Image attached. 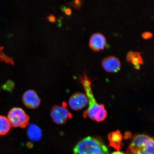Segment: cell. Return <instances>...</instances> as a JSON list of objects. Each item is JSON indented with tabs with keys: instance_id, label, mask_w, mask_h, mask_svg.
Returning a JSON list of instances; mask_svg holds the SVG:
<instances>
[{
	"instance_id": "6da1fadb",
	"label": "cell",
	"mask_w": 154,
	"mask_h": 154,
	"mask_svg": "<svg viewBox=\"0 0 154 154\" xmlns=\"http://www.w3.org/2000/svg\"><path fill=\"white\" fill-rule=\"evenodd\" d=\"M79 82L84 87L88 103V109L84 112V117L85 118L89 117L99 122L105 120L107 116V111L104 106L99 104L96 101L91 88V82L87 74L86 69L83 72L82 76H79Z\"/></svg>"
},
{
	"instance_id": "7a4b0ae2",
	"label": "cell",
	"mask_w": 154,
	"mask_h": 154,
	"mask_svg": "<svg viewBox=\"0 0 154 154\" xmlns=\"http://www.w3.org/2000/svg\"><path fill=\"white\" fill-rule=\"evenodd\" d=\"M74 154H109L108 148L100 140L88 137L77 144Z\"/></svg>"
},
{
	"instance_id": "3957f363",
	"label": "cell",
	"mask_w": 154,
	"mask_h": 154,
	"mask_svg": "<svg viewBox=\"0 0 154 154\" xmlns=\"http://www.w3.org/2000/svg\"><path fill=\"white\" fill-rule=\"evenodd\" d=\"M154 140L147 135H135L131 142L127 154H154Z\"/></svg>"
},
{
	"instance_id": "277c9868",
	"label": "cell",
	"mask_w": 154,
	"mask_h": 154,
	"mask_svg": "<svg viewBox=\"0 0 154 154\" xmlns=\"http://www.w3.org/2000/svg\"><path fill=\"white\" fill-rule=\"evenodd\" d=\"M8 119L11 126L14 128H25L28 126L29 117L22 109L14 107L9 111Z\"/></svg>"
},
{
	"instance_id": "5b68a950",
	"label": "cell",
	"mask_w": 154,
	"mask_h": 154,
	"mask_svg": "<svg viewBox=\"0 0 154 154\" xmlns=\"http://www.w3.org/2000/svg\"><path fill=\"white\" fill-rule=\"evenodd\" d=\"M51 115L55 124L63 125L66 122L71 114L66 108L57 105L52 109Z\"/></svg>"
},
{
	"instance_id": "8992f818",
	"label": "cell",
	"mask_w": 154,
	"mask_h": 154,
	"mask_svg": "<svg viewBox=\"0 0 154 154\" xmlns=\"http://www.w3.org/2000/svg\"><path fill=\"white\" fill-rule=\"evenodd\" d=\"M23 103L27 107L35 109L39 106L41 100L36 92L32 90H29L24 92L23 96Z\"/></svg>"
},
{
	"instance_id": "52a82bcc",
	"label": "cell",
	"mask_w": 154,
	"mask_h": 154,
	"mask_svg": "<svg viewBox=\"0 0 154 154\" xmlns=\"http://www.w3.org/2000/svg\"><path fill=\"white\" fill-rule=\"evenodd\" d=\"M69 105L73 110H79L85 107L88 103L85 95L81 92H76L71 96L69 99Z\"/></svg>"
},
{
	"instance_id": "ba28073f",
	"label": "cell",
	"mask_w": 154,
	"mask_h": 154,
	"mask_svg": "<svg viewBox=\"0 0 154 154\" xmlns=\"http://www.w3.org/2000/svg\"><path fill=\"white\" fill-rule=\"evenodd\" d=\"M107 44V40L104 36L100 33L92 35L89 40V47L94 51L103 50Z\"/></svg>"
},
{
	"instance_id": "9c48e42d",
	"label": "cell",
	"mask_w": 154,
	"mask_h": 154,
	"mask_svg": "<svg viewBox=\"0 0 154 154\" xmlns=\"http://www.w3.org/2000/svg\"><path fill=\"white\" fill-rule=\"evenodd\" d=\"M102 66L109 72H116L120 70V61L118 58L114 56H109L104 58L101 62Z\"/></svg>"
},
{
	"instance_id": "30bf717a",
	"label": "cell",
	"mask_w": 154,
	"mask_h": 154,
	"mask_svg": "<svg viewBox=\"0 0 154 154\" xmlns=\"http://www.w3.org/2000/svg\"><path fill=\"white\" fill-rule=\"evenodd\" d=\"M108 138L109 142V146L119 151L121 148L122 136L119 131L112 132L108 135Z\"/></svg>"
},
{
	"instance_id": "8fae6325",
	"label": "cell",
	"mask_w": 154,
	"mask_h": 154,
	"mask_svg": "<svg viewBox=\"0 0 154 154\" xmlns=\"http://www.w3.org/2000/svg\"><path fill=\"white\" fill-rule=\"evenodd\" d=\"M29 139L34 142L38 141L42 138V132L41 128L33 124L29 125L27 130Z\"/></svg>"
},
{
	"instance_id": "7c38bea8",
	"label": "cell",
	"mask_w": 154,
	"mask_h": 154,
	"mask_svg": "<svg viewBox=\"0 0 154 154\" xmlns=\"http://www.w3.org/2000/svg\"><path fill=\"white\" fill-rule=\"evenodd\" d=\"M11 126L7 117L0 115V135H5L8 133Z\"/></svg>"
},
{
	"instance_id": "4fadbf2b",
	"label": "cell",
	"mask_w": 154,
	"mask_h": 154,
	"mask_svg": "<svg viewBox=\"0 0 154 154\" xmlns=\"http://www.w3.org/2000/svg\"><path fill=\"white\" fill-rule=\"evenodd\" d=\"M3 47H0V61H4L8 64H14L13 58L9 57L5 54L3 51Z\"/></svg>"
},
{
	"instance_id": "5bb4252c",
	"label": "cell",
	"mask_w": 154,
	"mask_h": 154,
	"mask_svg": "<svg viewBox=\"0 0 154 154\" xmlns=\"http://www.w3.org/2000/svg\"><path fill=\"white\" fill-rule=\"evenodd\" d=\"M140 52H138L137 54L133 58L131 62L135 65L136 66L140 63V64H143V59H142V57L140 55Z\"/></svg>"
},
{
	"instance_id": "9a60e30c",
	"label": "cell",
	"mask_w": 154,
	"mask_h": 154,
	"mask_svg": "<svg viewBox=\"0 0 154 154\" xmlns=\"http://www.w3.org/2000/svg\"><path fill=\"white\" fill-rule=\"evenodd\" d=\"M82 3L83 1H82L75 0V1L69 2L66 3V5H70L76 9H80L82 6Z\"/></svg>"
},
{
	"instance_id": "2e32d148",
	"label": "cell",
	"mask_w": 154,
	"mask_h": 154,
	"mask_svg": "<svg viewBox=\"0 0 154 154\" xmlns=\"http://www.w3.org/2000/svg\"><path fill=\"white\" fill-rule=\"evenodd\" d=\"M138 52H134L133 51H130L127 54L126 60L128 62H130L131 61L133 58L137 54Z\"/></svg>"
},
{
	"instance_id": "e0dca14e",
	"label": "cell",
	"mask_w": 154,
	"mask_h": 154,
	"mask_svg": "<svg viewBox=\"0 0 154 154\" xmlns=\"http://www.w3.org/2000/svg\"><path fill=\"white\" fill-rule=\"evenodd\" d=\"M142 37L144 39H149L152 37L153 34L150 32H145L142 34Z\"/></svg>"
},
{
	"instance_id": "ac0fdd59",
	"label": "cell",
	"mask_w": 154,
	"mask_h": 154,
	"mask_svg": "<svg viewBox=\"0 0 154 154\" xmlns=\"http://www.w3.org/2000/svg\"><path fill=\"white\" fill-rule=\"evenodd\" d=\"M46 18L48 19L49 22L53 23H56L57 18L53 14H50L49 16L47 17Z\"/></svg>"
},
{
	"instance_id": "d6986e66",
	"label": "cell",
	"mask_w": 154,
	"mask_h": 154,
	"mask_svg": "<svg viewBox=\"0 0 154 154\" xmlns=\"http://www.w3.org/2000/svg\"><path fill=\"white\" fill-rule=\"evenodd\" d=\"M65 14L67 15H70L72 14V10L70 8L68 7L65 9L64 11Z\"/></svg>"
},
{
	"instance_id": "ffe728a7",
	"label": "cell",
	"mask_w": 154,
	"mask_h": 154,
	"mask_svg": "<svg viewBox=\"0 0 154 154\" xmlns=\"http://www.w3.org/2000/svg\"><path fill=\"white\" fill-rule=\"evenodd\" d=\"M60 8L63 12H64V11L65 10V9H66V8L65 5H61L60 7Z\"/></svg>"
},
{
	"instance_id": "44dd1931",
	"label": "cell",
	"mask_w": 154,
	"mask_h": 154,
	"mask_svg": "<svg viewBox=\"0 0 154 154\" xmlns=\"http://www.w3.org/2000/svg\"><path fill=\"white\" fill-rule=\"evenodd\" d=\"M111 154H125V153L122 152L120 151H117L116 152H113Z\"/></svg>"
},
{
	"instance_id": "7402d4cb",
	"label": "cell",
	"mask_w": 154,
	"mask_h": 154,
	"mask_svg": "<svg viewBox=\"0 0 154 154\" xmlns=\"http://www.w3.org/2000/svg\"><path fill=\"white\" fill-rule=\"evenodd\" d=\"M136 68L137 69V70H139V69H140V65H136Z\"/></svg>"
}]
</instances>
